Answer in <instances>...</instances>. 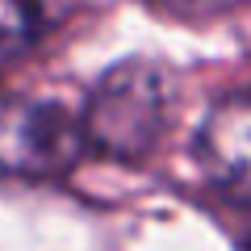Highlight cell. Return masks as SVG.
Returning a JSON list of instances; mask_svg holds the SVG:
<instances>
[{
  "instance_id": "cell-1",
  "label": "cell",
  "mask_w": 251,
  "mask_h": 251,
  "mask_svg": "<svg viewBox=\"0 0 251 251\" xmlns=\"http://www.w3.org/2000/svg\"><path fill=\"white\" fill-rule=\"evenodd\" d=\"M163 117H168L163 75L151 67H122L92 97L84 134H88V147H97V151L134 159L159 138Z\"/></svg>"
},
{
  "instance_id": "cell-2",
  "label": "cell",
  "mask_w": 251,
  "mask_h": 251,
  "mask_svg": "<svg viewBox=\"0 0 251 251\" xmlns=\"http://www.w3.org/2000/svg\"><path fill=\"white\" fill-rule=\"evenodd\" d=\"M88 151L84 122L50 100H0V172L50 176Z\"/></svg>"
},
{
  "instance_id": "cell-3",
  "label": "cell",
  "mask_w": 251,
  "mask_h": 251,
  "mask_svg": "<svg viewBox=\"0 0 251 251\" xmlns=\"http://www.w3.org/2000/svg\"><path fill=\"white\" fill-rule=\"evenodd\" d=\"M197 155L230 197L251 205V92L209 109L197 134Z\"/></svg>"
},
{
  "instance_id": "cell-4",
  "label": "cell",
  "mask_w": 251,
  "mask_h": 251,
  "mask_svg": "<svg viewBox=\"0 0 251 251\" xmlns=\"http://www.w3.org/2000/svg\"><path fill=\"white\" fill-rule=\"evenodd\" d=\"M67 0H0V67L38 42L63 17Z\"/></svg>"
},
{
  "instance_id": "cell-5",
  "label": "cell",
  "mask_w": 251,
  "mask_h": 251,
  "mask_svg": "<svg viewBox=\"0 0 251 251\" xmlns=\"http://www.w3.org/2000/svg\"><path fill=\"white\" fill-rule=\"evenodd\" d=\"M168 13H184V17H209V13H222V9H234L243 0H151Z\"/></svg>"
}]
</instances>
